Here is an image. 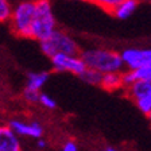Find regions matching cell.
<instances>
[{"instance_id":"1","label":"cell","mask_w":151,"mask_h":151,"mask_svg":"<svg viewBox=\"0 0 151 151\" xmlns=\"http://www.w3.org/2000/svg\"><path fill=\"white\" fill-rule=\"evenodd\" d=\"M85 68L96 70L100 74L107 73H122L124 66L120 53L109 49H88L80 53Z\"/></svg>"},{"instance_id":"2","label":"cell","mask_w":151,"mask_h":151,"mask_svg":"<svg viewBox=\"0 0 151 151\" xmlns=\"http://www.w3.org/2000/svg\"><path fill=\"white\" fill-rule=\"evenodd\" d=\"M57 30V20L53 14L51 3L47 0L35 1V14L31 26V38L35 41L47 39Z\"/></svg>"},{"instance_id":"3","label":"cell","mask_w":151,"mask_h":151,"mask_svg":"<svg viewBox=\"0 0 151 151\" xmlns=\"http://www.w3.org/2000/svg\"><path fill=\"white\" fill-rule=\"evenodd\" d=\"M35 14V1L26 0L12 4V12L8 23L15 35L20 38H31V26Z\"/></svg>"},{"instance_id":"4","label":"cell","mask_w":151,"mask_h":151,"mask_svg":"<svg viewBox=\"0 0 151 151\" xmlns=\"http://www.w3.org/2000/svg\"><path fill=\"white\" fill-rule=\"evenodd\" d=\"M41 50L49 58L58 54L66 55H80L78 43L62 30H55L50 37L41 42Z\"/></svg>"},{"instance_id":"5","label":"cell","mask_w":151,"mask_h":151,"mask_svg":"<svg viewBox=\"0 0 151 151\" xmlns=\"http://www.w3.org/2000/svg\"><path fill=\"white\" fill-rule=\"evenodd\" d=\"M123 66L127 70H138L151 62V49H126L120 53Z\"/></svg>"},{"instance_id":"6","label":"cell","mask_w":151,"mask_h":151,"mask_svg":"<svg viewBox=\"0 0 151 151\" xmlns=\"http://www.w3.org/2000/svg\"><path fill=\"white\" fill-rule=\"evenodd\" d=\"M51 66L55 72H66L76 76H81L85 68L80 55H66V54H58L50 58Z\"/></svg>"},{"instance_id":"7","label":"cell","mask_w":151,"mask_h":151,"mask_svg":"<svg viewBox=\"0 0 151 151\" xmlns=\"http://www.w3.org/2000/svg\"><path fill=\"white\" fill-rule=\"evenodd\" d=\"M8 127L18 136L41 139L43 135V128L38 122H23V120H11Z\"/></svg>"},{"instance_id":"8","label":"cell","mask_w":151,"mask_h":151,"mask_svg":"<svg viewBox=\"0 0 151 151\" xmlns=\"http://www.w3.org/2000/svg\"><path fill=\"white\" fill-rule=\"evenodd\" d=\"M0 151H22L19 136L8 126H0Z\"/></svg>"},{"instance_id":"9","label":"cell","mask_w":151,"mask_h":151,"mask_svg":"<svg viewBox=\"0 0 151 151\" xmlns=\"http://www.w3.org/2000/svg\"><path fill=\"white\" fill-rule=\"evenodd\" d=\"M131 100L136 101L139 99L145 97L147 94H151V80H139L135 81L131 86H128L127 89H124Z\"/></svg>"},{"instance_id":"10","label":"cell","mask_w":151,"mask_h":151,"mask_svg":"<svg viewBox=\"0 0 151 151\" xmlns=\"http://www.w3.org/2000/svg\"><path fill=\"white\" fill-rule=\"evenodd\" d=\"M138 1L136 0H120L116 8L113 9L112 15L117 19H128L132 14L135 12V9L138 8Z\"/></svg>"},{"instance_id":"11","label":"cell","mask_w":151,"mask_h":151,"mask_svg":"<svg viewBox=\"0 0 151 151\" xmlns=\"http://www.w3.org/2000/svg\"><path fill=\"white\" fill-rule=\"evenodd\" d=\"M122 73H107V74H103L100 86L108 92H115L119 91V89H123Z\"/></svg>"},{"instance_id":"12","label":"cell","mask_w":151,"mask_h":151,"mask_svg":"<svg viewBox=\"0 0 151 151\" xmlns=\"http://www.w3.org/2000/svg\"><path fill=\"white\" fill-rule=\"evenodd\" d=\"M49 80V73L47 72H32L27 76V84L26 88L31 91L39 92L45 84Z\"/></svg>"},{"instance_id":"13","label":"cell","mask_w":151,"mask_h":151,"mask_svg":"<svg viewBox=\"0 0 151 151\" xmlns=\"http://www.w3.org/2000/svg\"><path fill=\"white\" fill-rule=\"evenodd\" d=\"M81 80L82 81H85L86 84L89 85H99L100 86V82H101V77H103V74H100L99 72H96V70H92V69H86L84 70V72L81 73Z\"/></svg>"},{"instance_id":"14","label":"cell","mask_w":151,"mask_h":151,"mask_svg":"<svg viewBox=\"0 0 151 151\" xmlns=\"http://www.w3.org/2000/svg\"><path fill=\"white\" fill-rule=\"evenodd\" d=\"M12 12V3L8 0H0V23H8Z\"/></svg>"},{"instance_id":"15","label":"cell","mask_w":151,"mask_h":151,"mask_svg":"<svg viewBox=\"0 0 151 151\" xmlns=\"http://www.w3.org/2000/svg\"><path fill=\"white\" fill-rule=\"evenodd\" d=\"M135 104L138 105V108L145 113V115H148V113L151 112V94H147L145 97L136 100Z\"/></svg>"},{"instance_id":"16","label":"cell","mask_w":151,"mask_h":151,"mask_svg":"<svg viewBox=\"0 0 151 151\" xmlns=\"http://www.w3.org/2000/svg\"><path fill=\"white\" fill-rule=\"evenodd\" d=\"M38 103L41 104L43 108H47V109H54V108H57V101L54 100L51 96H49V94H46V93L39 94Z\"/></svg>"},{"instance_id":"17","label":"cell","mask_w":151,"mask_h":151,"mask_svg":"<svg viewBox=\"0 0 151 151\" xmlns=\"http://www.w3.org/2000/svg\"><path fill=\"white\" fill-rule=\"evenodd\" d=\"M120 0H101V1H94V3L100 6V8H103L104 11H107L108 14H112L113 9L116 8V6L119 4Z\"/></svg>"},{"instance_id":"18","label":"cell","mask_w":151,"mask_h":151,"mask_svg":"<svg viewBox=\"0 0 151 151\" xmlns=\"http://www.w3.org/2000/svg\"><path fill=\"white\" fill-rule=\"evenodd\" d=\"M39 94H41V92H35V91H31V89L26 88L24 91H23V99L30 104H35L39 100Z\"/></svg>"},{"instance_id":"19","label":"cell","mask_w":151,"mask_h":151,"mask_svg":"<svg viewBox=\"0 0 151 151\" xmlns=\"http://www.w3.org/2000/svg\"><path fill=\"white\" fill-rule=\"evenodd\" d=\"M62 151H78V146L73 140H66L62 146Z\"/></svg>"},{"instance_id":"20","label":"cell","mask_w":151,"mask_h":151,"mask_svg":"<svg viewBox=\"0 0 151 151\" xmlns=\"http://www.w3.org/2000/svg\"><path fill=\"white\" fill-rule=\"evenodd\" d=\"M46 146H47V142L46 140H43V139H38L37 140V147L39 148V150H43V148H46Z\"/></svg>"},{"instance_id":"21","label":"cell","mask_w":151,"mask_h":151,"mask_svg":"<svg viewBox=\"0 0 151 151\" xmlns=\"http://www.w3.org/2000/svg\"><path fill=\"white\" fill-rule=\"evenodd\" d=\"M105 151H119L117 148H115V147H107L105 148Z\"/></svg>"},{"instance_id":"22","label":"cell","mask_w":151,"mask_h":151,"mask_svg":"<svg viewBox=\"0 0 151 151\" xmlns=\"http://www.w3.org/2000/svg\"><path fill=\"white\" fill-rule=\"evenodd\" d=\"M147 117H148V120H150V123H151V112L147 115Z\"/></svg>"}]
</instances>
